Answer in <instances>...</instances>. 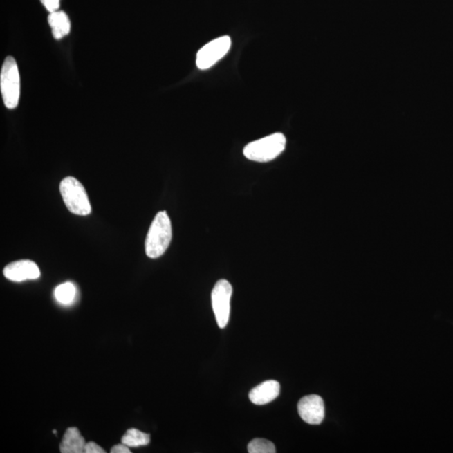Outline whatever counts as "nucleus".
Returning a JSON list of instances; mask_svg holds the SVG:
<instances>
[{
  "mask_svg": "<svg viewBox=\"0 0 453 453\" xmlns=\"http://www.w3.org/2000/svg\"><path fill=\"white\" fill-rule=\"evenodd\" d=\"M172 228L167 212H159L154 219L145 240L149 258L156 259L165 254L172 242Z\"/></svg>",
  "mask_w": 453,
  "mask_h": 453,
  "instance_id": "1",
  "label": "nucleus"
},
{
  "mask_svg": "<svg viewBox=\"0 0 453 453\" xmlns=\"http://www.w3.org/2000/svg\"><path fill=\"white\" fill-rule=\"evenodd\" d=\"M286 145V136L281 133H275L248 144L243 149V155L256 163H269L285 151Z\"/></svg>",
  "mask_w": 453,
  "mask_h": 453,
  "instance_id": "2",
  "label": "nucleus"
},
{
  "mask_svg": "<svg viewBox=\"0 0 453 453\" xmlns=\"http://www.w3.org/2000/svg\"><path fill=\"white\" fill-rule=\"evenodd\" d=\"M60 192L68 210L73 214L86 216L92 212L89 196L82 184L74 177L68 176L60 183Z\"/></svg>",
  "mask_w": 453,
  "mask_h": 453,
  "instance_id": "3",
  "label": "nucleus"
},
{
  "mask_svg": "<svg viewBox=\"0 0 453 453\" xmlns=\"http://www.w3.org/2000/svg\"><path fill=\"white\" fill-rule=\"evenodd\" d=\"M0 90L6 108L17 107L21 96V78L17 62L12 57H6L0 73Z\"/></svg>",
  "mask_w": 453,
  "mask_h": 453,
  "instance_id": "4",
  "label": "nucleus"
},
{
  "mask_svg": "<svg viewBox=\"0 0 453 453\" xmlns=\"http://www.w3.org/2000/svg\"><path fill=\"white\" fill-rule=\"evenodd\" d=\"M232 294V287L226 279L216 282L212 291V309L220 329L226 328L230 320Z\"/></svg>",
  "mask_w": 453,
  "mask_h": 453,
  "instance_id": "5",
  "label": "nucleus"
},
{
  "mask_svg": "<svg viewBox=\"0 0 453 453\" xmlns=\"http://www.w3.org/2000/svg\"><path fill=\"white\" fill-rule=\"evenodd\" d=\"M231 39L228 35L216 38L207 43L196 54V66L200 70L211 68L226 56L231 48Z\"/></svg>",
  "mask_w": 453,
  "mask_h": 453,
  "instance_id": "6",
  "label": "nucleus"
},
{
  "mask_svg": "<svg viewBox=\"0 0 453 453\" xmlns=\"http://www.w3.org/2000/svg\"><path fill=\"white\" fill-rule=\"evenodd\" d=\"M298 413L305 423L319 425L325 416V407L322 398L317 395L306 396L299 401Z\"/></svg>",
  "mask_w": 453,
  "mask_h": 453,
  "instance_id": "7",
  "label": "nucleus"
},
{
  "mask_svg": "<svg viewBox=\"0 0 453 453\" xmlns=\"http://www.w3.org/2000/svg\"><path fill=\"white\" fill-rule=\"evenodd\" d=\"M3 275L11 281L21 282L38 279L41 272L37 264L29 259H23L9 264L3 269Z\"/></svg>",
  "mask_w": 453,
  "mask_h": 453,
  "instance_id": "8",
  "label": "nucleus"
},
{
  "mask_svg": "<svg viewBox=\"0 0 453 453\" xmlns=\"http://www.w3.org/2000/svg\"><path fill=\"white\" fill-rule=\"evenodd\" d=\"M279 392H281V385L278 381L267 380L252 389L249 397L252 403L262 405L277 399Z\"/></svg>",
  "mask_w": 453,
  "mask_h": 453,
  "instance_id": "9",
  "label": "nucleus"
},
{
  "mask_svg": "<svg viewBox=\"0 0 453 453\" xmlns=\"http://www.w3.org/2000/svg\"><path fill=\"white\" fill-rule=\"evenodd\" d=\"M86 442L76 427H70L65 432L60 445L62 453L85 452Z\"/></svg>",
  "mask_w": 453,
  "mask_h": 453,
  "instance_id": "10",
  "label": "nucleus"
},
{
  "mask_svg": "<svg viewBox=\"0 0 453 453\" xmlns=\"http://www.w3.org/2000/svg\"><path fill=\"white\" fill-rule=\"evenodd\" d=\"M48 23L56 40H61L70 33L71 22L64 11H55L48 17Z\"/></svg>",
  "mask_w": 453,
  "mask_h": 453,
  "instance_id": "11",
  "label": "nucleus"
},
{
  "mask_svg": "<svg viewBox=\"0 0 453 453\" xmlns=\"http://www.w3.org/2000/svg\"><path fill=\"white\" fill-rule=\"evenodd\" d=\"M121 442L129 447L147 446L151 442V435L137 429H129L122 437Z\"/></svg>",
  "mask_w": 453,
  "mask_h": 453,
  "instance_id": "12",
  "label": "nucleus"
},
{
  "mask_svg": "<svg viewBox=\"0 0 453 453\" xmlns=\"http://www.w3.org/2000/svg\"><path fill=\"white\" fill-rule=\"evenodd\" d=\"M76 295V288L73 283L66 282L58 286L55 290V297L57 301L63 305H69L74 300Z\"/></svg>",
  "mask_w": 453,
  "mask_h": 453,
  "instance_id": "13",
  "label": "nucleus"
},
{
  "mask_svg": "<svg viewBox=\"0 0 453 453\" xmlns=\"http://www.w3.org/2000/svg\"><path fill=\"white\" fill-rule=\"evenodd\" d=\"M248 452L250 453H275V447L269 440L256 438L252 440L248 445Z\"/></svg>",
  "mask_w": 453,
  "mask_h": 453,
  "instance_id": "14",
  "label": "nucleus"
},
{
  "mask_svg": "<svg viewBox=\"0 0 453 453\" xmlns=\"http://www.w3.org/2000/svg\"><path fill=\"white\" fill-rule=\"evenodd\" d=\"M60 1L61 0H41L42 5L45 6L46 9L50 13L59 10V8H60Z\"/></svg>",
  "mask_w": 453,
  "mask_h": 453,
  "instance_id": "15",
  "label": "nucleus"
},
{
  "mask_svg": "<svg viewBox=\"0 0 453 453\" xmlns=\"http://www.w3.org/2000/svg\"><path fill=\"white\" fill-rule=\"evenodd\" d=\"M85 452L86 453H105V451L100 446H98V445L96 444L95 443L90 442L89 443H86Z\"/></svg>",
  "mask_w": 453,
  "mask_h": 453,
  "instance_id": "16",
  "label": "nucleus"
},
{
  "mask_svg": "<svg viewBox=\"0 0 453 453\" xmlns=\"http://www.w3.org/2000/svg\"><path fill=\"white\" fill-rule=\"evenodd\" d=\"M112 453H131V451L129 450V447L128 446H126V445L122 443V444H118L115 445V446H113L111 448V450H110Z\"/></svg>",
  "mask_w": 453,
  "mask_h": 453,
  "instance_id": "17",
  "label": "nucleus"
}]
</instances>
